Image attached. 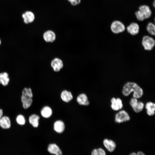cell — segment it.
Returning <instances> with one entry per match:
<instances>
[{"mask_svg": "<svg viewBox=\"0 0 155 155\" xmlns=\"http://www.w3.org/2000/svg\"><path fill=\"white\" fill-rule=\"evenodd\" d=\"M153 4V5L154 7H155V1H154Z\"/></svg>", "mask_w": 155, "mask_h": 155, "instance_id": "30", "label": "cell"}, {"mask_svg": "<svg viewBox=\"0 0 155 155\" xmlns=\"http://www.w3.org/2000/svg\"><path fill=\"white\" fill-rule=\"evenodd\" d=\"M81 2V0H73L71 4L74 6H75L79 4Z\"/></svg>", "mask_w": 155, "mask_h": 155, "instance_id": "27", "label": "cell"}, {"mask_svg": "<svg viewBox=\"0 0 155 155\" xmlns=\"http://www.w3.org/2000/svg\"><path fill=\"white\" fill-rule=\"evenodd\" d=\"M1 40L0 39V45L1 44Z\"/></svg>", "mask_w": 155, "mask_h": 155, "instance_id": "31", "label": "cell"}, {"mask_svg": "<svg viewBox=\"0 0 155 155\" xmlns=\"http://www.w3.org/2000/svg\"><path fill=\"white\" fill-rule=\"evenodd\" d=\"M139 10L135 13L136 17L138 20L143 21L151 16L152 11L148 5H141L139 7Z\"/></svg>", "mask_w": 155, "mask_h": 155, "instance_id": "3", "label": "cell"}, {"mask_svg": "<svg viewBox=\"0 0 155 155\" xmlns=\"http://www.w3.org/2000/svg\"><path fill=\"white\" fill-rule=\"evenodd\" d=\"M111 107L114 111L119 110L123 107L122 100L119 98H113L111 100Z\"/></svg>", "mask_w": 155, "mask_h": 155, "instance_id": "11", "label": "cell"}, {"mask_svg": "<svg viewBox=\"0 0 155 155\" xmlns=\"http://www.w3.org/2000/svg\"><path fill=\"white\" fill-rule=\"evenodd\" d=\"M69 1L71 3L73 1V0H67Z\"/></svg>", "mask_w": 155, "mask_h": 155, "instance_id": "29", "label": "cell"}, {"mask_svg": "<svg viewBox=\"0 0 155 155\" xmlns=\"http://www.w3.org/2000/svg\"><path fill=\"white\" fill-rule=\"evenodd\" d=\"M16 121L17 123L19 125H23L26 122V120L24 117L22 115H18L16 117Z\"/></svg>", "mask_w": 155, "mask_h": 155, "instance_id": "25", "label": "cell"}, {"mask_svg": "<svg viewBox=\"0 0 155 155\" xmlns=\"http://www.w3.org/2000/svg\"><path fill=\"white\" fill-rule=\"evenodd\" d=\"M146 29L150 35L154 36L155 35V25L152 22L149 23L146 27Z\"/></svg>", "mask_w": 155, "mask_h": 155, "instance_id": "23", "label": "cell"}, {"mask_svg": "<svg viewBox=\"0 0 155 155\" xmlns=\"http://www.w3.org/2000/svg\"><path fill=\"white\" fill-rule=\"evenodd\" d=\"M65 126L63 122L61 120H58L55 121L54 125V129L57 133H61L64 131Z\"/></svg>", "mask_w": 155, "mask_h": 155, "instance_id": "16", "label": "cell"}, {"mask_svg": "<svg viewBox=\"0 0 155 155\" xmlns=\"http://www.w3.org/2000/svg\"><path fill=\"white\" fill-rule=\"evenodd\" d=\"M3 115V110L1 109H0V119L2 117Z\"/></svg>", "mask_w": 155, "mask_h": 155, "instance_id": "28", "label": "cell"}, {"mask_svg": "<svg viewBox=\"0 0 155 155\" xmlns=\"http://www.w3.org/2000/svg\"><path fill=\"white\" fill-rule=\"evenodd\" d=\"M142 44L144 49L146 51L152 50L155 45V41L152 37L145 35L142 38Z\"/></svg>", "mask_w": 155, "mask_h": 155, "instance_id": "4", "label": "cell"}, {"mask_svg": "<svg viewBox=\"0 0 155 155\" xmlns=\"http://www.w3.org/2000/svg\"><path fill=\"white\" fill-rule=\"evenodd\" d=\"M77 101L81 105L87 106L89 104L87 97L84 94H82L79 95L77 97Z\"/></svg>", "mask_w": 155, "mask_h": 155, "instance_id": "17", "label": "cell"}, {"mask_svg": "<svg viewBox=\"0 0 155 155\" xmlns=\"http://www.w3.org/2000/svg\"><path fill=\"white\" fill-rule=\"evenodd\" d=\"M145 108L147 110V114L150 116H153L155 114V103L151 102L147 103Z\"/></svg>", "mask_w": 155, "mask_h": 155, "instance_id": "18", "label": "cell"}, {"mask_svg": "<svg viewBox=\"0 0 155 155\" xmlns=\"http://www.w3.org/2000/svg\"><path fill=\"white\" fill-rule=\"evenodd\" d=\"M43 37L46 42H53L55 39L56 35L53 31L49 30L44 32L43 34Z\"/></svg>", "mask_w": 155, "mask_h": 155, "instance_id": "14", "label": "cell"}, {"mask_svg": "<svg viewBox=\"0 0 155 155\" xmlns=\"http://www.w3.org/2000/svg\"><path fill=\"white\" fill-rule=\"evenodd\" d=\"M61 97L62 100L66 102H69L73 98L71 92L66 90H64L62 92Z\"/></svg>", "mask_w": 155, "mask_h": 155, "instance_id": "19", "label": "cell"}, {"mask_svg": "<svg viewBox=\"0 0 155 155\" xmlns=\"http://www.w3.org/2000/svg\"><path fill=\"white\" fill-rule=\"evenodd\" d=\"M11 126V121L9 118L7 116H3L0 119V126L3 129H8Z\"/></svg>", "mask_w": 155, "mask_h": 155, "instance_id": "15", "label": "cell"}, {"mask_svg": "<svg viewBox=\"0 0 155 155\" xmlns=\"http://www.w3.org/2000/svg\"><path fill=\"white\" fill-rule=\"evenodd\" d=\"M9 75L6 72L0 73V84L4 86H7L9 81Z\"/></svg>", "mask_w": 155, "mask_h": 155, "instance_id": "20", "label": "cell"}, {"mask_svg": "<svg viewBox=\"0 0 155 155\" xmlns=\"http://www.w3.org/2000/svg\"><path fill=\"white\" fill-rule=\"evenodd\" d=\"M52 111L51 109L48 106H45L43 107L41 111V114L42 116L46 118L49 117L52 115Z\"/></svg>", "mask_w": 155, "mask_h": 155, "instance_id": "22", "label": "cell"}, {"mask_svg": "<svg viewBox=\"0 0 155 155\" xmlns=\"http://www.w3.org/2000/svg\"><path fill=\"white\" fill-rule=\"evenodd\" d=\"M127 32L132 36H135L139 32L140 27L136 23L132 22L127 27Z\"/></svg>", "mask_w": 155, "mask_h": 155, "instance_id": "9", "label": "cell"}, {"mask_svg": "<svg viewBox=\"0 0 155 155\" xmlns=\"http://www.w3.org/2000/svg\"><path fill=\"white\" fill-rule=\"evenodd\" d=\"M24 23L26 24L33 22L35 19L34 13L31 11H27L23 13L22 15Z\"/></svg>", "mask_w": 155, "mask_h": 155, "instance_id": "12", "label": "cell"}, {"mask_svg": "<svg viewBox=\"0 0 155 155\" xmlns=\"http://www.w3.org/2000/svg\"><path fill=\"white\" fill-rule=\"evenodd\" d=\"M91 155H106V153L103 148H100L94 149L91 152Z\"/></svg>", "mask_w": 155, "mask_h": 155, "instance_id": "24", "label": "cell"}, {"mask_svg": "<svg viewBox=\"0 0 155 155\" xmlns=\"http://www.w3.org/2000/svg\"><path fill=\"white\" fill-rule=\"evenodd\" d=\"M130 104L134 111L137 113L141 112L144 106V104L142 102L138 101L137 99L133 97L131 99Z\"/></svg>", "mask_w": 155, "mask_h": 155, "instance_id": "7", "label": "cell"}, {"mask_svg": "<svg viewBox=\"0 0 155 155\" xmlns=\"http://www.w3.org/2000/svg\"><path fill=\"white\" fill-rule=\"evenodd\" d=\"M32 97L31 89L30 88H24L22 90L21 98L24 108L27 109L31 106L33 102Z\"/></svg>", "mask_w": 155, "mask_h": 155, "instance_id": "2", "label": "cell"}, {"mask_svg": "<svg viewBox=\"0 0 155 155\" xmlns=\"http://www.w3.org/2000/svg\"><path fill=\"white\" fill-rule=\"evenodd\" d=\"M51 65L53 70L56 72L60 71L63 66L62 61L58 58H55L52 60Z\"/></svg>", "mask_w": 155, "mask_h": 155, "instance_id": "13", "label": "cell"}, {"mask_svg": "<svg viewBox=\"0 0 155 155\" xmlns=\"http://www.w3.org/2000/svg\"><path fill=\"white\" fill-rule=\"evenodd\" d=\"M39 117L36 114H32L30 115L29 118L30 123L34 127H37L39 125Z\"/></svg>", "mask_w": 155, "mask_h": 155, "instance_id": "21", "label": "cell"}, {"mask_svg": "<svg viewBox=\"0 0 155 155\" xmlns=\"http://www.w3.org/2000/svg\"><path fill=\"white\" fill-rule=\"evenodd\" d=\"M130 116L128 113L125 111H120L115 115V121L118 123H120L129 120Z\"/></svg>", "mask_w": 155, "mask_h": 155, "instance_id": "6", "label": "cell"}, {"mask_svg": "<svg viewBox=\"0 0 155 155\" xmlns=\"http://www.w3.org/2000/svg\"><path fill=\"white\" fill-rule=\"evenodd\" d=\"M112 32L115 34H118L123 32L125 29L124 24L118 20L113 21L111 25Z\"/></svg>", "mask_w": 155, "mask_h": 155, "instance_id": "5", "label": "cell"}, {"mask_svg": "<svg viewBox=\"0 0 155 155\" xmlns=\"http://www.w3.org/2000/svg\"><path fill=\"white\" fill-rule=\"evenodd\" d=\"M47 150L50 154L55 155H63V152L59 146L55 143H51L47 146Z\"/></svg>", "mask_w": 155, "mask_h": 155, "instance_id": "8", "label": "cell"}, {"mask_svg": "<svg viewBox=\"0 0 155 155\" xmlns=\"http://www.w3.org/2000/svg\"><path fill=\"white\" fill-rule=\"evenodd\" d=\"M132 92H133V97L137 99L141 98L143 94L142 89L137 84L131 82H127L123 87V95L127 96Z\"/></svg>", "mask_w": 155, "mask_h": 155, "instance_id": "1", "label": "cell"}, {"mask_svg": "<svg viewBox=\"0 0 155 155\" xmlns=\"http://www.w3.org/2000/svg\"><path fill=\"white\" fill-rule=\"evenodd\" d=\"M129 155H145V154L142 152L141 151H138L137 153L135 152H133L131 153Z\"/></svg>", "mask_w": 155, "mask_h": 155, "instance_id": "26", "label": "cell"}, {"mask_svg": "<svg viewBox=\"0 0 155 155\" xmlns=\"http://www.w3.org/2000/svg\"><path fill=\"white\" fill-rule=\"evenodd\" d=\"M103 143L105 147L109 152H113L116 148V144L111 140L105 139L103 140Z\"/></svg>", "mask_w": 155, "mask_h": 155, "instance_id": "10", "label": "cell"}]
</instances>
